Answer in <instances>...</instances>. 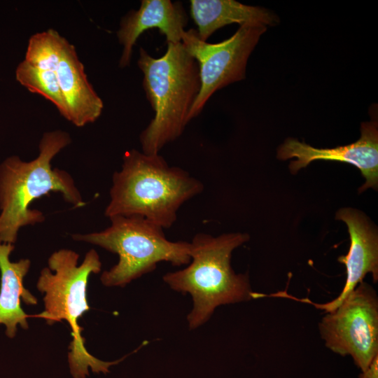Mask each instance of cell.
Masks as SVG:
<instances>
[{
  "instance_id": "obj_2",
  "label": "cell",
  "mask_w": 378,
  "mask_h": 378,
  "mask_svg": "<svg viewBox=\"0 0 378 378\" xmlns=\"http://www.w3.org/2000/svg\"><path fill=\"white\" fill-rule=\"evenodd\" d=\"M71 141L66 132H46L37 158L24 162L13 155L0 165V243L13 244L22 227L45 220L43 213L30 205L50 192H59L75 208L86 204L70 174L51 166V160Z\"/></svg>"
},
{
  "instance_id": "obj_1",
  "label": "cell",
  "mask_w": 378,
  "mask_h": 378,
  "mask_svg": "<svg viewBox=\"0 0 378 378\" xmlns=\"http://www.w3.org/2000/svg\"><path fill=\"white\" fill-rule=\"evenodd\" d=\"M203 190L200 181L169 165L159 153L132 149L125 153L121 169L113 174L104 215L108 218L139 216L163 229L170 228L180 207Z\"/></svg>"
},
{
  "instance_id": "obj_15",
  "label": "cell",
  "mask_w": 378,
  "mask_h": 378,
  "mask_svg": "<svg viewBox=\"0 0 378 378\" xmlns=\"http://www.w3.org/2000/svg\"><path fill=\"white\" fill-rule=\"evenodd\" d=\"M190 15L197 26V34L203 41L218 29L237 23L274 26L279 22L269 10L243 4L234 0H191Z\"/></svg>"
},
{
  "instance_id": "obj_3",
  "label": "cell",
  "mask_w": 378,
  "mask_h": 378,
  "mask_svg": "<svg viewBox=\"0 0 378 378\" xmlns=\"http://www.w3.org/2000/svg\"><path fill=\"white\" fill-rule=\"evenodd\" d=\"M248 239L241 232L217 237L197 233L190 242L188 265L163 276L172 290L191 295L193 306L187 316L190 330L206 323L220 305L257 299L248 275L235 273L230 263L232 251Z\"/></svg>"
},
{
  "instance_id": "obj_5",
  "label": "cell",
  "mask_w": 378,
  "mask_h": 378,
  "mask_svg": "<svg viewBox=\"0 0 378 378\" xmlns=\"http://www.w3.org/2000/svg\"><path fill=\"white\" fill-rule=\"evenodd\" d=\"M79 255L70 249L52 253L38 277L36 287L44 293L45 309L34 317L43 318L49 325L66 321L71 330L72 341L68 354L70 372L74 378H85L89 369L104 374L109 368L119 363L126 356L115 361H103L91 355L85 347L83 328L78 320L90 309L87 300L88 278L101 271L102 262L97 252L90 250L81 265H78Z\"/></svg>"
},
{
  "instance_id": "obj_12",
  "label": "cell",
  "mask_w": 378,
  "mask_h": 378,
  "mask_svg": "<svg viewBox=\"0 0 378 378\" xmlns=\"http://www.w3.org/2000/svg\"><path fill=\"white\" fill-rule=\"evenodd\" d=\"M187 23L188 16L181 2L142 0L138 10L130 11L120 21L117 37L123 49L119 66L130 65L133 47L144 31L158 28L167 43H177L181 42Z\"/></svg>"
},
{
  "instance_id": "obj_6",
  "label": "cell",
  "mask_w": 378,
  "mask_h": 378,
  "mask_svg": "<svg viewBox=\"0 0 378 378\" xmlns=\"http://www.w3.org/2000/svg\"><path fill=\"white\" fill-rule=\"evenodd\" d=\"M102 231L73 234L75 241L97 245L116 253L119 260L100 279L105 286L123 287L132 281L153 271L161 262L174 266L190 262V242L172 241L164 229L139 216H115Z\"/></svg>"
},
{
  "instance_id": "obj_16",
  "label": "cell",
  "mask_w": 378,
  "mask_h": 378,
  "mask_svg": "<svg viewBox=\"0 0 378 378\" xmlns=\"http://www.w3.org/2000/svg\"><path fill=\"white\" fill-rule=\"evenodd\" d=\"M358 378H378V355L366 370L360 371Z\"/></svg>"
},
{
  "instance_id": "obj_4",
  "label": "cell",
  "mask_w": 378,
  "mask_h": 378,
  "mask_svg": "<svg viewBox=\"0 0 378 378\" xmlns=\"http://www.w3.org/2000/svg\"><path fill=\"white\" fill-rule=\"evenodd\" d=\"M137 64L144 75L146 98L155 111L139 141L144 153L158 154L183 134L190 122L201 86L199 68L181 42L167 43L165 53L158 58L141 48Z\"/></svg>"
},
{
  "instance_id": "obj_14",
  "label": "cell",
  "mask_w": 378,
  "mask_h": 378,
  "mask_svg": "<svg viewBox=\"0 0 378 378\" xmlns=\"http://www.w3.org/2000/svg\"><path fill=\"white\" fill-rule=\"evenodd\" d=\"M14 248L12 244L0 243V324L6 326V334L10 338L15 337L18 325L27 330V318L34 317L22 309L20 298L27 304L37 303V299L23 286V279L29 270L31 261L21 259L10 262L9 256Z\"/></svg>"
},
{
  "instance_id": "obj_9",
  "label": "cell",
  "mask_w": 378,
  "mask_h": 378,
  "mask_svg": "<svg viewBox=\"0 0 378 378\" xmlns=\"http://www.w3.org/2000/svg\"><path fill=\"white\" fill-rule=\"evenodd\" d=\"M277 158L285 160L296 158L289 165L295 173L315 160H330L346 162L356 167L365 178L359 192L378 186V125L372 120L363 122L360 136L356 142L333 148H316L293 138L287 139L280 146Z\"/></svg>"
},
{
  "instance_id": "obj_7",
  "label": "cell",
  "mask_w": 378,
  "mask_h": 378,
  "mask_svg": "<svg viewBox=\"0 0 378 378\" xmlns=\"http://www.w3.org/2000/svg\"><path fill=\"white\" fill-rule=\"evenodd\" d=\"M327 348L342 356H350L360 371L378 355V297L363 281L318 323Z\"/></svg>"
},
{
  "instance_id": "obj_10",
  "label": "cell",
  "mask_w": 378,
  "mask_h": 378,
  "mask_svg": "<svg viewBox=\"0 0 378 378\" xmlns=\"http://www.w3.org/2000/svg\"><path fill=\"white\" fill-rule=\"evenodd\" d=\"M336 218L344 221L350 237V247L346 255H340L338 261L346 267V281L340 293L332 300L316 303L309 298H297L286 291L281 298L313 305L326 313L335 310L356 286L363 281L367 274L371 273L373 281L378 280V236L367 218L358 211L344 208L336 214Z\"/></svg>"
},
{
  "instance_id": "obj_11",
  "label": "cell",
  "mask_w": 378,
  "mask_h": 378,
  "mask_svg": "<svg viewBox=\"0 0 378 378\" xmlns=\"http://www.w3.org/2000/svg\"><path fill=\"white\" fill-rule=\"evenodd\" d=\"M64 39L51 29L32 35L25 57L15 71L16 79L22 86L51 102L64 118L66 108L58 83L57 66Z\"/></svg>"
},
{
  "instance_id": "obj_13",
  "label": "cell",
  "mask_w": 378,
  "mask_h": 378,
  "mask_svg": "<svg viewBox=\"0 0 378 378\" xmlns=\"http://www.w3.org/2000/svg\"><path fill=\"white\" fill-rule=\"evenodd\" d=\"M57 78L65 118L77 127L94 122L102 112L103 102L89 83L75 47L66 38L59 53Z\"/></svg>"
},
{
  "instance_id": "obj_8",
  "label": "cell",
  "mask_w": 378,
  "mask_h": 378,
  "mask_svg": "<svg viewBox=\"0 0 378 378\" xmlns=\"http://www.w3.org/2000/svg\"><path fill=\"white\" fill-rule=\"evenodd\" d=\"M266 30L260 24L241 25L231 37L217 43L202 41L196 29L184 31L181 43L197 63L201 83L190 121L216 90L246 78L248 59Z\"/></svg>"
}]
</instances>
